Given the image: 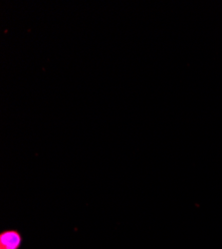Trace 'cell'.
<instances>
[{"label":"cell","mask_w":222,"mask_h":249,"mask_svg":"<svg viewBox=\"0 0 222 249\" xmlns=\"http://www.w3.org/2000/svg\"><path fill=\"white\" fill-rule=\"evenodd\" d=\"M22 236L17 231H4L0 233V249H19Z\"/></svg>","instance_id":"1"}]
</instances>
